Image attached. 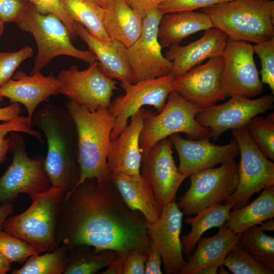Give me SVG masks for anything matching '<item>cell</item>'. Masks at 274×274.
Wrapping results in <instances>:
<instances>
[{
	"label": "cell",
	"mask_w": 274,
	"mask_h": 274,
	"mask_svg": "<svg viewBox=\"0 0 274 274\" xmlns=\"http://www.w3.org/2000/svg\"><path fill=\"white\" fill-rule=\"evenodd\" d=\"M31 123L46 139L45 164L51 186L69 192L80 178L78 134L73 119L65 107L47 103L34 113Z\"/></svg>",
	"instance_id": "obj_2"
},
{
	"label": "cell",
	"mask_w": 274,
	"mask_h": 274,
	"mask_svg": "<svg viewBox=\"0 0 274 274\" xmlns=\"http://www.w3.org/2000/svg\"><path fill=\"white\" fill-rule=\"evenodd\" d=\"M75 30L96 57L100 71L112 79L135 83L129 63L127 48L115 41L106 42L92 35L81 24L75 22Z\"/></svg>",
	"instance_id": "obj_23"
},
{
	"label": "cell",
	"mask_w": 274,
	"mask_h": 274,
	"mask_svg": "<svg viewBox=\"0 0 274 274\" xmlns=\"http://www.w3.org/2000/svg\"><path fill=\"white\" fill-rule=\"evenodd\" d=\"M101 7L104 8H107L108 5L112 2L113 0H92Z\"/></svg>",
	"instance_id": "obj_52"
},
{
	"label": "cell",
	"mask_w": 274,
	"mask_h": 274,
	"mask_svg": "<svg viewBox=\"0 0 274 274\" xmlns=\"http://www.w3.org/2000/svg\"><path fill=\"white\" fill-rule=\"evenodd\" d=\"M111 180L125 204L141 214L149 223L156 221L162 210L141 175H111Z\"/></svg>",
	"instance_id": "obj_25"
},
{
	"label": "cell",
	"mask_w": 274,
	"mask_h": 274,
	"mask_svg": "<svg viewBox=\"0 0 274 274\" xmlns=\"http://www.w3.org/2000/svg\"><path fill=\"white\" fill-rule=\"evenodd\" d=\"M127 253L119 254L117 257L110 263L107 268L101 273L123 274L124 263Z\"/></svg>",
	"instance_id": "obj_47"
},
{
	"label": "cell",
	"mask_w": 274,
	"mask_h": 274,
	"mask_svg": "<svg viewBox=\"0 0 274 274\" xmlns=\"http://www.w3.org/2000/svg\"><path fill=\"white\" fill-rule=\"evenodd\" d=\"M143 18L151 11L157 9L164 0H124Z\"/></svg>",
	"instance_id": "obj_44"
},
{
	"label": "cell",
	"mask_w": 274,
	"mask_h": 274,
	"mask_svg": "<svg viewBox=\"0 0 274 274\" xmlns=\"http://www.w3.org/2000/svg\"><path fill=\"white\" fill-rule=\"evenodd\" d=\"M11 263L0 254V274H5L11 270Z\"/></svg>",
	"instance_id": "obj_50"
},
{
	"label": "cell",
	"mask_w": 274,
	"mask_h": 274,
	"mask_svg": "<svg viewBox=\"0 0 274 274\" xmlns=\"http://www.w3.org/2000/svg\"><path fill=\"white\" fill-rule=\"evenodd\" d=\"M71 19L82 25L92 35L106 42L112 40L103 24L105 8L92 0H60Z\"/></svg>",
	"instance_id": "obj_30"
},
{
	"label": "cell",
	"mask_w": 274,
	"mask_h": 274,
	"mask_svg": "<svg viewBox=\"0 0 274 274\" xmlns=\"http://www.w3.org/2000/svg\"><path fill=\"white\" fill-rule=\"evenodd\" d=\"M103 24L111 40L128 48L141 35L143 18L124 0H113L105 8Z\"/></svg>",
	"instance_id": "obj_26"
},
{
	"label": "cell",
	"mask_w": 274,
	"mask_h": 274,
	"mask_svg": "<svg viewBox=\"0 0 274 274\" xmlns=\"http://www.w3.org/2000/svg\"><path fill=\"white\" fill-rule=\"evenodd\" d=\"M211 237H201L180 274H197L202 268L222 262L230 249L236 244L241 233H235L225 225Z\"/></svg>",
	"instance_id": "obj_24"
},
{
	"label": "cell",
	"mask_w": 274,
	"mask_h": 274,
	"mask_svg": "<svg viewBox=\"0 0 274 274\" xmlns=\"http://www.w3.org/2000/svg\"><path fill=\"white\" fill-rule=\"evenodd\" d=\"M250 137L261 152L274 160V113L265 117L257 115L246 125Z\"/></svg>",
	"instance_id": "obj_35"
},
{
	"label": "cell",
	"mask_w": 274,
	"mask_h": 274,
	"mask_svg": "<svg viewBox=\"0 0 274 274\" xmlns=\"http://www.w3.org/2000/svg\"><path fill=\"white\" fill-rule=\"evenodd\" d=\"M202 12L232 40L258 44L274 37L273 0H232Z\"/></svg>",
	"instance_id": "obj_4"
},
{
	"label": "cell",
	"mask_w": 274,
	"mask_h": 274,
	"mask_svg": "<svg viewBox=\"0 0 274 274\" xmlns=\"http://www.w3.org/2000/svg\"><path fill=\"white\" fill-rule=\"evenodd\" d=\"M148 255L132 250L126 255L123 274H144L145 273V263Z\"/></svg>",
	"instance_id": "obj_43"
},
{
	"label": "cell",
	"mask_w": 274,
	"mask_h": 274,
	"mask_svg": "<svg viewBox=\"0 0 274 274\" xmlns=\"http://www.w3.org/2000/svg\"><path fill=\"white\" fill-rule=\"evenodd\" d=\"M212 27L209 16L202 11L166 13L163 15L159 24V42L162 48L179 44L189 36Z\"/></svg>",
	"instance_id": "obj_27"
},
{
	"label": "cell",
	"mask_w": 274,
	"mask_h": 274,
	"mask_svg": "<svg viewBox=\"0 0 274 274\" xmlns=\"http://www.w3.org/2000/svg\"><path fill=\"white\" fill-rule=\"evenodd\" d=\"M161 256L155 248L150 244L148 258L145 263L146 274H162Z\"/></svg>",
	"instance_id": "obj_45"
},
{
	"label": "cell",
	"mask_w": 274,
	"mask_h": 274,
	"mask_svg": "<svg viewBox=\"0 0 274 274\" xmlns=\"http://www.w3.org/2000/svg\"><path fill=\"white\" fill-rule=\"evenodd\" d=\"M16 23L22 31L30 33L37 44L38 53L30 75L41 72L58 56L75 57L89 64L97 61L90 50H80L73 44L67 29L58 17L42 13L28 2Z\"/></svg>",
	"instance_id": "obj_6"
},
{
	"label": "cell",
	"mask_w": 274,
	"mask_h": 274,
	"mask_svg": "<svg viewBox=\"0 0 274 274\" xmlns=\"http://www.w3.org/2000/svg\"><path fill=\"white\" fill-rule=\"evenodd\" d=\"M172 144L164 139L142 154L140 174L162 210L175 201L176 194L187 177L176 166Z\"/></svg>",
	"instance_id": "obj_14"
},
{
	"label": "cell",
	"mask_w": 274,
	"mask_h": 274,
	"mask_svg": "<svg viewBox=\"0 0 274 274\" xmlns=\"http://www.w3.org/2000/svg\"><path fill=\"white\" fill-rule=\"evenodd\" d=\"M61 83L59 94L67 97L90 111L108 109L117 82L99 70L98 61L80 71L76 65L62 70L58 75Z\"/></svg>",
	"instance_id": "obj_13"
},
{
	"label": "cell",
	"mask_w": 274,
	"mask_h": 274,
	"mask_svg": "<svg viewBox=\"0 0 274 274\" xmlns=\"http://www.w3.org/2000/svg\"><path fill=\"white\" fill-rule=\"evenodd\" d=\"M167 98L157 115L143 108V127L139 141L142 154L172 134L184 133L195 139L209 136V130L201 126L195 118L202 108L186 100L174 90Z\"/></svg>",
	"instance_id": "obj_7"
},
{
	"label": "cell",
	"mask_w": 274,
	"mask_h": 274,
	"mask_svg": "<svg viewBox=\"0 0 274 274\" xmlns=\"http://www.w3.org/2000/svg\"><path fill=\"white\" fill-rule=\"evenodd\" d=\"M164 14L157 9L143 18V29L138 40L127 48L129 63L135 82L170 74L172 62L162 54L158 30Z\"/></svg>",
	"instance_id": "obj_16"
},
{
	"label": "cell",
	"mask_w": 274,
	"mask_h": 274,
	"mask_svg": "<svg viewBox=\"0 0 274 274\" xmlns=\"http://www.w3.org/2000/svg\"><path fill=\"white\" fill-rule=\"evenodd\" d=\"M4 97L0 95V102L4 99ZM20 104L13 102L5 107L0 108V121H7L20 115L21 112Z\"/></svg>",
	"instance_id": "obj_46"
},
{
	"label": "cell",
	"mask_w": 274,
	"mask_h": 274,
	"mask_svg": "<svg viewBox=\"0 0 274 274\" xmlns=\"http://www.w3.org/2000/svg\"><path fill=\"white\" fill-rule=\"evenodd\" d=\"M32 55L33 50L29 46L13 52H0V86L11 79L19 65Z\"/></svg>",
	"instance_id": "obj_39"
},
{
	"label": "cell",
	"mask_w": 274,
	"mask_h": 274,
	"mask_svg": "<svg viewBox=\"0 0 274 274\" xmlns=\"http://www.w3.org/2000/svg\"><path fill=\"white\" fill-rule=\"evenodd\" d=\"M221 265L217 263L207 266L199 270L197 274H217L218 269Z\"/></svg>",
	"instance_id": "obj_49"
},
{
	"label": "cell",
	"mask_w": 274,
	"mask_h": 274,
	"mask_svg": "<svg viewBox=\"0 0 274 274\" xmlns=\"http://www.w3.org/2000/svg\"><path fill=\"white\" fill-rule=\"evenodd\" d=\"M4 30V23L0 19V38Z\"/></svg>",
	"instance_id": "obj_54"
},
{
	"label": "cell",
	"mask_w": 274,
	"mask_h": 274,
	"mask_svg": "<svg viewBox=\"0 0 274 274\" xmlns=\"http://www.w3.org/2000/svg\"><path fill=\"white\" fill-rule=\"evenodd\" d=\"M218 273L220 274H228L229 272L227 271L225 267L223 265H220L218 269Z\"/></svg>",
	"instance_id": "obj_53"
},
{
	"label": "cell",
	"mask_w": 274,
	"mask_h": 274,
	"mask_svg": "<svg viewBox=\"0 0 274 274\" xmlns=\"http://www.w3.org/2000/svg\"><path fill=\"white\" fill-rule=\"evenodd\" d=\"M223 66L222 55L210 58L206 63L175 77L174 90L202 109L224 100L221 85Z\"/></svg>",
	"instance_id": "obj_18"
},
{
	"label": "cell",
	"mask_w": 274,
	"mask_h": 274,
	"mask_svg": "<svg viewBox=\"0 0 274 274\" xmlns=\"http://www.w3.org/2000/svg\"><path fill=\"white\" fill-rule=\"evenodd\" d=\"M70 256L64 274H93L107 267L118 255L112 250L88 251V248L76 249Z\"/></svg>",
	"instance_id": "obj_32"
},
{
	"label": "cell",
	"mask_w": 274,
	"mask_h": 274,
	"mask_svg": "<svg viewBox=\"0 0 274 274\" xmlns=\"http://www.w3.org/2000/svg\"><path fill=\"white\" fill-rule=\"evenodd\" d=\"M183 216L175 201L162 210L156 221L148 223L150 244L159 253L164 271L167 274H180L186 264L180 236Z\"/></svg>",
	"instance_id": "obj_17"
},
{
	"label": "cell",
	"mask_w": 274,
	"mask_h": 274,
	"mask_svg": "<svg viewBox=\"0 0 274 274\" xmlns=\"http://www.w3.org/2000/svg\"><path fill=\"white\" fill-rule=\"evenodd\" d=\"M64 106L74 121L78 134L80 178L74 188L86 179H95L99 184L111 181L107 156L115 118L108 109L90 111L71 100Z\"/></svg>",
	"instance_id": "obj_3"
},
{
	"label": "cell",
	"mask_w": 274,
	"mask_h": 274,
	"mask_svg": "<svg viewBox=\"0 0 274 274\" xmlns=\"http://www.w3.org/2000/svg\"><path fill=\"white\" fill-rule=\"evenodd\" d=\"M70 251L61 245L56 250L39 255L35 254L25 261L20 268L12 274H61L65 271L69 260Z\"/></svg>",
	"instance_id": "obj_31"
},
{
	"label": "cell",
	"mask_w": 274,
	"mask_h": 274,
	"mask_svg": "<svg viewBox=\"0 0 274 274\" xmlns=\"http://www.w3.org/2000/svg\"><path fill=\"white\" fill-rule=\"evenodd\" d=\"M239 152L238 183L225 202H232L233 210L244 207L254 194L274 185V163L259 150L250 137L246 126L231 130Z\"/></svg>",
	"instance_id": "obj_10"
},
{
	"label": "cell",
	"mask_w": 274,
	"mask_h": 274,
	"mask_svg": "<svg viewBox=\"0 0 274 274\" xmlns=\"http://www.w3.org/2000/svg\"><path fill=\"white\" fill-rule=\"evenodd\" d=\"M238 243L253 257L274 271V237L254 225L241 233Z\"/></svg>",
	"instance_id": "obj_33"
},
{
	"label": "cell",
	"mask_w": 274,
	"mask_h": 274,
	"mask_svg": "<svg viewBox=\"0 0 274 274\" xmlns=\"http://www.w3.org/2000/svg\"><path fill=\"white\" fill-rule=\"evenodd\" d=\"M233 205V202H231L213 206L200 211L194 216L186 218L184 222L190 225L191 229L188 233L181 236L183 252L189 255L206 231L224 225Z\"/></svg>",
	"instance_id": "obj_29"
},
{
	"label": "cell",
	"mask_w": 274,
	"mask_h": 274,
	"mask_svg": "<svg viewBox=\"0 0 274 274\" xmlns=\"http://www.w3.org/2000/svg\"><path fill=\"white\" fill-rule=\"evenodd\" d=\"M65 192L52 187L31 200L22 213L8 217L2 229L24 241L38 253L50 252L58 247L56 227Z\"/></svg>",
	"instance_id": "obj_5"
},
{
	"label": "cell",
	"mask_w": 274,
	"mask_h": 274,
	"mask_svg": "<svg viewBox=\"0 0 274 274\" xmlns=\"http://www.w3.org/2000/svg\"><path fill=\"white\" fill-rule=\"evenodd\" d=\"M14 211V207L11 202H6L0 205V229L6 219L11 215Z\"/></svg>",
	"instance_id": "obj_48"
},
{
	"label": "cell",
	"mask_w": 274,
	"mask_h": 274,
	"mask_svg": "<svg viewBox=\"0 0 274 274\" xmlns=\"http://www.w3.org/2000/svg\"><path fill=\"white\" fill-rule=\"evenodd\" d=\"M143 108L130 117V122L119 136L111 140L107 165L113 174L141 175L142 153L139 141L143 127Z\"/></svg>",
	"instance_id": "obj_21"
},
{
	"label": "cell",
	"mask_w": 274,
	"mask_h": 274,
	"mask_svg": "<svg viewBox=\"0 0 274 274\" xmlns=\"http://www.w3.org/2000/svg\"><path fill=\"white\" fill-rule=\"evenodd\" d=\"M61 83L57 77L45 76L41 72L27 75L20 71L12 78L0 86V95L8 98L12 103L23 105L27 118L32 125V119L37 107L47 101L52 95L59 94Z\"/></svg>",
	"instance_id": "obj_20"
},
{
	"label": "cell",
	"mask_w": 274,
	"mask_h": 274,
	"mask_svg": "<svg viewBox=\"0 0 274 274\" xmlns=\"http://www.w3.org/2000/svg\"><path fill=\"white\" fill-rule=\"evenodd\" d=\"M26 3L25 0H0V19L4 23H16L21 16Z\"/></svg>",
	"instance_id": "obj_42"
},
{
	"label": "cell",
	"mask_w": 274,
	"mask_h": 274,
	"mask_svg": "<svg viewBox=\"0 0 274 274\" xmlns=\"http://www.w3.org/2000/svg\"><path fill=\"white\" fill-rule=\"evenodd\" d=\"M253 45L227 38L222 57L221 76L223 96L241 95L253 97L263 91V83L254 59Z\"/></svg>",
	"instance_id": "obj_12"
},
{
	"label": "cell",
	"mask_w": 274,
	"mask_h": 274,
	"mask_svg": "<svg viewBox=\"0 0 274 274\" xmlns=\"http://www.w3.org/2000/svg\"><path fill=\"white\" fill-rule=\"evenodd\" d=\"M232 0H164L157 8L163 14L183 11H193Z\"/></svg>",
	"instance_id": "obj_40"
},
{
	"label": "cell",
	"mask_w": 274,
	"mask_h": 274,
	"mask_svg": "<svg viewBox=\"0 0 274 274\" xmlns=\"http://www.w3.org/2000/svg\"><path fill=\"white\" fill-rule=\"evenodd\" d=\"M260 228L264 231L274 230V219L273 218L267 219L259 224Z\"/></svg>",
	"instance_id": "obj_51"
},
{
	"label": "cell",
	"mask_w": 274,
	"mask_h": 274,
	"mask_svg": "<svg viewBox=\"0 0 274 274\" xmlns=\"http://www.w3.org/2000/svg\"><path fill=\"white\" fill-rule=\"evenodd\" d=\"M233 274H273L272 270L246 251L238 242L228 251L222 264Z\"/></svg>",
	"instance_id": "obj_34"
},
{
	"label": "cell",
	"mask_w": 274,
	"mask_h": 274,
	"mask_svg": "<svg viewBox=\"0 0 274 274\" xmlns=\"http://www.w3.org/2000/svg\"><path fill=\"white\" fill-rule=\"evenodd\" d=\"M273 103L272 94L254 99L233 95L225 103L202 109L195 118L209 130V138L215 141L226 130L246 126L253 117L273 108Z\"/></svg>",
	"instance_id": "obj_15"
},
{
	"label": "cell",
	"mask_w": 274,
	"mask_h": 274,
	"mask_svg": "<svg viewBox=\"0 0 274 274\" xmlns=\"http://www.w3.org/2000/svg\"><path fill=\"white\" fill-rule=\"evenodd\" d=\"M189 177V188L177 204L183 215L190 216L228 200L238 185V165L232 159L217 167L198 170Z\"/></svg>",
	"instance_id": "obj_9"
},
{
	"label": "cell",
	"mask_w": 274,
	"mask_h": 274,
	"mask_svg": "<svg viewBox=\"0 0 274 274\" xmlns=\"http://www.w3.org/2000/svg\"><path fill=\"white\" fill-rule=\"evenodd\" d=\"M148 222L124 202L112 181L86 179L65 194L56 227L58 245L118 254L136 250L148 255ZM59 246V245H58Z\"/></svg>",
	"instance_id": "obj_1"
},
{
	"label": "cell",
	"mask_w": 274,
	"mask_h": 274,
	"mask_svg": "<svg viewBox=\"0 0 274 274\" xmlns=\"http://www.w3.org/2000/svg\"><path fill=\"white\" fill-rule=\"evenodd\" d=\"M7 139L9 151L13 157L11 164L0 177V202H10L20 193L27 194L32 200L51 187L45 158L40 154L29 158L24 138L19 132H11Z\"/></svg>",
	"instance_id": "obj_8"
},
{
	"label": "cell",
	"mask_w": 274,
	"mask_h": 274,
	"mask_svg": "<svg viewBox=\"0 0 274 274\" xmlns=\"http://www.w3.org/2000/svg\"><path fill=\"white\" fill-rule=\"evenodd\" d=\"M36 6L42 13H51L58 17L67 29L72 40L77 38L75 22L65 11L60 0H25Z\"/></svg>",
	"instance_id": "obj_41"
},
{
	"label": "cell",
	"mask_w": 274,
	"mask_h": 274,
	"mask_svg": "<svg viewBox=\"0 0 274 274\" xmlns=\"http://www.w3.org/2000/svg\"><path fill=\"white\" fill-rule=\"evenodd\" d=\"M274 217V185L263 189L253 202L231 211L225 225L235 233Z\"/></svg>",
	"instance_id": "obj_28"
},
{
	"label": "cell",
	"mask_w": 274,
	"mask_h": 274,
	"mask_svg": "<svg viewBox=\"0 0 274 274\" xmlns=\"http://www.w3.org/2000/svg\"><path fill=\"white\" fill-rule=\"evenodd\" d=\"M27 116H18L12 119L0 122V164L5 162L9 151V143L6 135L12 132L27 133L36 139L41 143L44 141L42 135L37 130L31 128Z\"/></svg>",
	"instance_id": "obj_37"
},
{
	"label": "cell",
	"mask_w": 274,
	"mask_h": 274,
	"mask_svg": "<svg viewBox=\"0 0 274 274\" xmlns=\"http://www.w3.org/2000/svg\"><path fill=\"white\" fill-rule=\"evenodd\" d=\"M227 38L222 30L212 27L206 30L201 38L187 45H170L164 55L172 62L170 74L175 78L207 58L222 55Z\"/></svg>",
	"instance_id": "obj_22"
},
{
	"label": "cell",
	"mask_w": 274,
	"mask_h": 274,
	"mask_svg": "<svg viewBox=\"0 0 274 274\" xmlns=\"http://www.w3.org/2000/svg\"><path fill=\"white\" fill-rule=\"evenodd\" d=\"M174 78L169 74L134 83L121 82L120 87L125 94L116 97L108 109L115 118L111 140L119 136L127 125L128 119L143 106H153L160 112L169 93L174 90Z\"/></svg>",
	"instance_id": "obj_11"
},
{
	"label": "cell",
	"mask_w": 274,
	"mask_h": 274,
	"mask_svg": "<svg viewBox=\"0 0 274 274\" xmlns=\"http://www.w3.org/2000/svg\"><path fill=\"white\" fill-rule=\"evenodd\" d=\"M0 254L11 264L22 263L38 253L24 241L0 229Z\"/></svg>",
	"instance_id": "obj_36"
},
{
	"label": "cell",
	"mask_w": 274,
	"mask_h": 274,
	"mask_svg": "<svg viewBox=\"0 0 274 274\" xmlns=\"http://www.w3.org/2000/svg\"><path fill=\"white\" fill-rule=\"evenodd\" d=\"M209 139L207 136L198 140H187L178 133L169 136L179 157L178 168L187 177L198 170L234 159L239 155L234 139L224 145H215Z\"/></svg>",
	"instance_id": "obj_19"
},
{
	"label": "cell",
	"mask_w": 274,
	"mask_h": 274,
	"mask_svg": "<svg viewBox=\"0 0 274 274\" xmlns=\"http://www.w3.org/2000/svg\"><path fill=\"white\" fill-rule=\"evenodd\" d=\"M254 53L259 57L261 63L260 74L261 82L268 85L274 93V37L253 45Z\"/></svg>",
	"instance_id": "obj_38"
}]
</instances>
